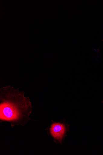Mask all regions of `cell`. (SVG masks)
<instances>
[{"mask_svg":"<svg viewBox=\"0 0 103 155\" xmlns=\"http://www.w3.org/2000/svg\"><path fill=\"white\" fill-rule=\"evenodd\" d=\"M8 86L0 89V119L11 122V125H24L31 119L32 103L25 92Z\"/></svg>","mask_w":103,"mask_h":155,"instance_id":"1","label":"cell"},{"mask_svg":"<svg viewBox=\"0 0 103 155\" xmlns=\"http://www.w3.org/2000/svg\"><path fill=\"white\" fill-rule=\"evenodd\" d=\"M102 41H103V40Z\"/></svg>","mask_w":103,"mask_h":155,"instance_id":"3","label":"cell"},{"mask_svg":"<svg viewBox=\"0 0 103 155\" xmlns=\"http://www.w3.org/2000/svg\"><path fill=\"white\" fill-rule=\"evenodd\" d=\"M50 131L54 138L61 142L65 133L66 129L63 124L54 123L52 125Z\"/></svg>","mask_w":103,"mask_h":155,"instance_id":"2","label":"cell"}]
</instances>
